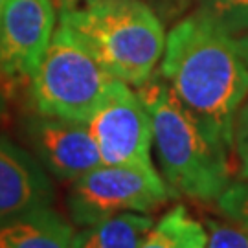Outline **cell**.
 <instances>
[{
	"mask_svg": "<svg viewBox=\"0 0 248 248\" xmlns=\"http://www.w3.org/2000/svg\"><path fill=\"white\" fill-rule=\"evenodd\" d=\"M26 133L43 166L61 180L74 182L103 164L87 124L37 114Z\"/></svg>",
	"mask_w": 248,
	"mask_h": 248,
	"instance_id": "cell-8",
	"label": "cell"
},
{
	"mask_svg": "<svg viewBox=\"0 0 248 248\" xmlns=\"http://www.w3.org/2000/svg\"><path fill=\"white\" fill-rule=\"evenodd\" d=\"M206 230L195 221L186 206L177 204L153 224L138 248H206Z\"/></svg>",
	"mask_w": 248,
	"mask_h": 248,
	"instance_id": "cell-12",
	"label": "cell"
},
{
	"mask_svg": "<svg viewBox=\"0 0 248 248\" xmlns=\"http://www.w3.org/2000/svg\"><path fill=\"white\" fill-rule=\"evenodd\" d=\"M147 2L155 13H160L164 18H173L180 15L189 6L191 0H143Z\"/></svg>",
	"mask_w": 248,
	"mask_h": 248,
	"instance_id": "cell-18",
	"label": "cell"
},
{
	"mask_svg": "<svg viewBox=\"0 0 248 248\" xmlns=\"http://www.w3.org/2000/svg\"><path fill=\"white\" fill-rule=\"evenodd\" d=\"M107 166L155 169L151 162L153 125L145 105L127 83L114 79L98 108L87 122Z\"/></svg>",
	"mask_w": 248,
	"mask_h": 248,
	"instance_id": "cell-6",
	"label": "cell"
},
{
	"mask_svg": "<svg viewBox=\"0 0 248 248\" xmlns=\"http://www.w3.org/2000/svg\"><path fill=\"white\" fill-rule=\"evenodd\" d=\"M217 208L230 222L248 230V180H239L226 187L217 199Z\"/></svg>",
	"mask_w": 248,
	"mask_h": 248,
	"instance_id": "cell-14",
	"label": "cell"
},
{
	"mask_svg": "<svg viewBox=\"0 0 248 248\" xmlns=\"http://www.w3.org/2000/svg\"><path fill=\"white\" fill-rule=\"evenodd\" d=\"M160 76L204 129L232 149L235 118L248 96V59L239 41L197 11L169 31Z\"/></svg>",
	"mask_w": 248,
	"mask_h": 248,
	"instance_id": "cell-1",
	"label": "cell"
},
{
	"mask_svg": "<svg viewBox=\"0 0 248 248\" xmlns=\"http://www.w3.org/2000/svg\"><path fill=\"white\" fill-rule=\"evenodd\" d=\"M101 0H52L53 8L57 11V15L61 13H70V11H78V9L89 8V6H94Z\"/></svg>",
	"mask_w": 248,
	"mask_h": 248,
	"instance_id": "cell-19",
	"label": "cell"
},
{
	"mask_svg": "<svg viewBox=\"0 0 248 248\" xmlns=\"http://www.w3.org/2000/svg\"><path fill=\"white\" fill-rule=\"evenodd\" d=\"M72 226L50 206L0 221V248H74Z\"/></svg>",
	"mask_w": 248,
	"mask_h": 248,
	"instance_id": "cell-10",
	"label": "cell"
},
{
	"mask_svg": "<svg viewBox=\"0 0 248 248\" xmlns=\"http://www.w3.org/2000/svg\"><path fill=\"white\" fill-rule=\"evenodd\" d=\"M237 41H239L241 48H243V52H245V55H247V59H248V33H247V35L239 37Z\"/></svg>",
	"mask_w": 248,
	"mask_h": 248,
	"instance_id": "cell-21",
	"label": "cell"
},
{
	"mask_svg": "<svg viewBox=\"0 0 248 248\" xmlns=\"http://www.w3.org/2000/svg\"><path fill=\"white\" fill-rule=\"evenodd\" d=\"M233 145L239 156V178L248 180V125L233 133Z\"/></svg>",
	"mask_w": 248,
	"mask_h": 248,
	"instance_id": "cell-17",
	"label": "cell"
},
{
	"mask_svg": "<svg viewBox=\"0 0 248 248\" xmlns=\"http://www.w3.org/2000/svg\"><path fill=\"white\" fill-rule=\"evenodd\" d=\"M173 195L156 169L101 164L72 182L68 208L76 224L92 226L125 212H153Z\"/></svg>",
	"mask_w": 248,
	"mask_h": 248,
	"instance_id": "cell-5",
	"label": "cell"
},
{
	"mask_svg": "<svg viewBox=\"0 0 248 248\" xmlns=\"http://www.w3.org/2000/svg\"><path fill=\"white\" fill-rule=\"evenodd\" d=\"M6 2L8 0H0V20H2V13H4V8H6Z\"/></svg>",
	"mask_w": 248,
	"mask_h": 248,
	"instance_id": "cell-22",
	"label": "cell"
},
{
	"mask_svg": "<svg viewBox=\"0 0 248 248\" xmlns=\"http://www.w3.org/2000/svg\"><path fill=\"white\" fill-rule=\"evenodd\" d=\"M114 79L83 39L59 22L28 79V94L37 114L87 124Z\"/></svg>",
	"mask_w": 248,
	"mask_h": 248,
	"instance_id": "cell-4",
	"label": "cell"
},
{
	"mask_svg": "<svg viewBox=\"0 0 248 248\" xmlns=\"http://www.w3.org/2000/svg\"><path fill=\"white\" fill-rule=\"evenodd\" d=\"M199 13L235 39L248 33V0H199Z\"/></svg>",
	"mask_w": 248,
	"mask_h": 248,
	"instance_id": "cell-13",
	"label": "cell"
},
{
	"mask_svg": "<svg viewBox=\"0 0 248 248\" xmlns=\"http://www.w3.org/2000/svg\"><path fill=\"white\" fill-rule=\"evenodd\" d=\"M151 116L153 143L168 186L180 195L212 202L230 186L228 147L204 129L158 74L138 89Z\"/></svg>",
	"mask_w": 248,
	"mask_h": 248,
	"instance_id": "cell-2",
	"label": "cell"
},
{
	"mask_svg": "<svg viewBox=\"0 0 248 248\" xmlns=\"http://www.w3.org/2000/svg\"><path fill=\"white\" fill-rule=\"evenodd\" d=\"M247 125H248V103L241 108L237 118H235V131H237V129H243V127H247ZM235 131H233V133H235Z\"/></svg>",
	"mask_w": 248,
	"mask_h": 248,
	"instance_id": "cell-20",
	"label": "cell"
},
{
	"mask_svg": "<svg viewBox=\"0 0 248 248\" xmlns=\"http://www.w3.org/2000/svg\"><path fill=\"white\" fill-rule=\"evenodd\" d=\"M53 187L43 166L28 151L0 136V221L39 206H50Z\"/></svg>",
	"mask_w": 248,
	"mask_h": 248,
	"instance_id": "cell-9",
	"label": "cell"
},
{
	"mask_svg": "<svg viewBox=\"0 0 248 248\" xmlns=\"http://www.w3.org/2000/svg\"><path fill=\"white\" fill-rule=\"evenodd\" d=\"M22 87V83L11 78L8 72L0 66V116L6 112L9 101L15 98L17 90Z\"/></svg>",
	"mask_w": 248,
	"mask_h": 248,
	"instance_id": "cell-16",
	"label": "cell"
},
{
	"mask_svg": "<svg viewBox=\"0 0 248 248\" xmlns=\"http://www.w3.org/2000/svg\"><path fill=\"white\" fill-rule=\"evenodd\" d=\"M155 221L138 212H125L87 226L74 237V248H138Z\"/></svg>",
	"mask_w": 248,
	"mask_h": 248,
	"instance_id": "cell-11",
	"label": "cell"
},
{
	"mask_svg": "<svg viewBox=\"0 0 248 248\" xmlns=\"http://www.w3.org/2000/svg\"><path fill=\"white\" fill-rule=\"evenodd\" d=\"M52 0H8L0 20V66L28 83L55 30Z\"/></svg>",
	"mask_w": 248,
	"mask_h": 248,
	"instance_id": "cell-7",
	"label": "cell"
},
{
	"mask_svg": "<svg viewBox=\"0 0 248 248\" xmlns=\"http://www.w3.org/2000/svg\"><path fill=\"white\" fill-rule=\"evenodd\" d=\"M107 72L140 87L155 72L166 48L164 24L143 0H101L94 6L61 13Z\"/></svg>",
	"mask_w": 248,
	"mask_h": 248,
	"instance_id": "cell-3",
	"label": "cell"
},
{
	"mask_svg": "<svg viewBox=\"0 0 248 248\" xmlns=\"http://www.w3.org/2000/svg\"><path fill=\"white\" fill-rule=\"evenodd\" d=\"M206 248H248V230L235 222H221L210 219Z\"/></svg>",
	"mask_w": 248,
	"mask_h": 248,
	"instance_id": "cell-15",
	"label": "cell"
}]
</instances>
